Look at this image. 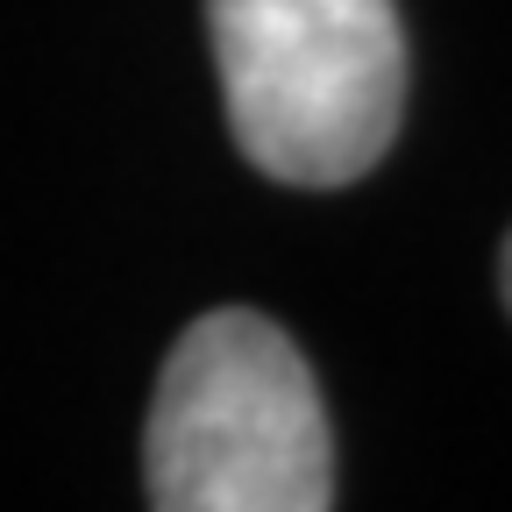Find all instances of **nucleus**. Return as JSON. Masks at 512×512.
I'll list each match as a JSON object with an SVG mask.
<instances>
[{
  "instance_id": "f257e3e1",
  "label": "nucleus",
  "mask_w": 512,
  "mask_h": 512,
  "mask_svg": "<svg viewBox=\"0 0 512 512\" xmlns=\"http://www.w3.org/2000/svg\"><path fill=\"white\" fill-rule=\"evenodd\" d=\"M143 498L157 512H328L335 434L299 342L249 306H214L171 342Z\"/></svg>"
},
{
  "instance_id": "f03ea898",
  "label": "nucleus",
  "mask_w": 512,
  "mask_h": 512,
  "mask_svg": "<svg viewBox=\"0 0 512 512\" xmlns=\"http://www.w3.org/2000/svg\"><path fill=\"white\" fill-rule=\"evenodd\" d=\"M235 150L299 192L384 164L406 121V29L392 0H207Z\"/></svg>"
},
{
  "instance_id": "7ed1b4c3",
  "label": "nucleus",
  "mask_w": 512,
  "mask_h": 512,
  "mask_svg": "<svg viewBox=\"0 0 512 512\" xmlns=\"http://www.w3.org/2000/svg\"><path fill=\"white\" fill-rule=\"evenodd\" d=\"M498 292H505V313H512V235H505V249H498Z\"/></svg>"
}]
</instances>
